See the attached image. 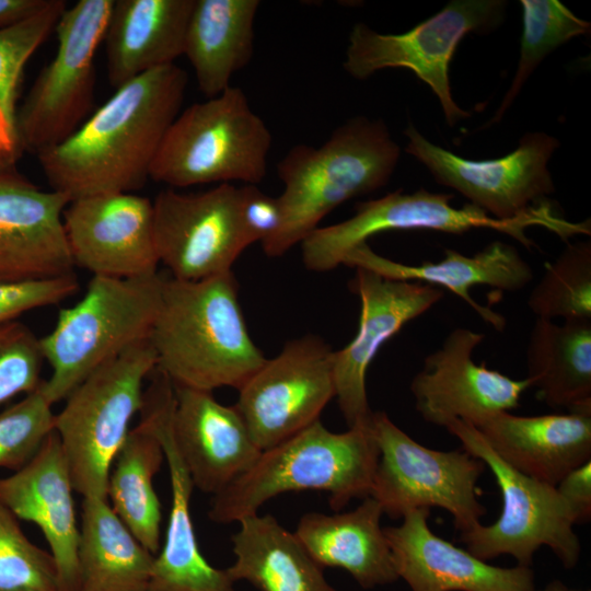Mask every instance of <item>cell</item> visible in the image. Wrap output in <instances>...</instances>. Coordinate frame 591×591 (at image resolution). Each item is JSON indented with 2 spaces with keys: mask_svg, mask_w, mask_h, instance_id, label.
I'll list each match as a JSON object with an SVG mask.
<instances>
[{
  "mask_svg": "<svg viewBox=\"0 0 591 591\" xmlns=\"http://www.w3.org/2000/svg\"><path fill=\"white\" fill-rule=\"evenodd\" d=\"M187 82L186 71L172 63L116 89L69 138L37 152L51 189L70 201L140 189L181 113Z\"/></svg>",
  "mask_w": 591,
  "mask_h": 591,
  "instance_id": "1",
  "label": "cell"
},
{
  "mask_svg": "<svg viewBox=\"0 0 591 591\" xmlns=\"http://www.w3.org/2000/svg\"><path fill=\"white\" fill-rule=\"evenodd\" d=\"M149 341L173 385L200 391H239L267 359L248 333L232 271L198 281L163 276Z\"/></svg>",
  "mask_w": 591,
  "mask_h": 591,
  "instance_id": "2",
  "label": "cell"
},
{
  "mask_svg": "<svg viewBox=\"0 0 591 591\" xmlns=\"http://www.w3.org/2000/svg\"><path fill=\"white\" fill-rule=\"evenodd\" d=\"M399 155L385 123L366 116L348 119L318 147L293 146L276 165L283 185L278 196L283 221L262 244L265 254L283 255L335 208L385 186Z\"/></svg>",
  "mask_w": 591,
  "mask_h": 591,
  "instance_id": "3",
  "label": "cell"
},
{
  "mask_svg": "<svg viewBox=\"0 0 591 591\" xmlns=\"http://www.w3.org/2000/svg\"><path fill=\"white\" fill-rule=\"evenodd\" d=\"M379 448L369 421L345 432L329 431L321 420L262 451L256 462L213 496L208 517L220 524L258 513L274 497L289 491L328 494L334 510L370 496Z\"/></svg>",
  "mask_w": 591,
  "mask_h": 591,
  "instance_id": "4",
  "label": "cell"
},
{
  "mask_svg": "<svg viewBox=\"0 0 591 591\" xmlns=\"http://www.w3.org/2000/svg\"><path fill=\"white\" fill-rule=\"evenodd\" d=\"M163 276H93L83 298L59 311L54 328L39 338L51 368L42 389L54 405L94 370L149 339L162 298Z\"/></svg>",
  "mask_w": 591,
  "mask_h": 591,
  "instance_id": "5",
  "label": "cell"
},
{
  "mask_svg": "<svg viewBox=\"0 0 591 591\" xmlns=\"http://www.w3.org/2000/svg\"><path fill=\"white\" fill-rule=\"evenodd\" d=\"M271 142L244 91L231 85L181 111L159 147L150 178L175 189L235 181L256 185L266 175Z\"/></svg>",
  "mask_w": 591,
  "mask_h": 591,
  "instance_id": "6",
  "label": "cell"
},
{
  "mask_svg": "<svg viewBox=\"0 0 591 591\" xmlns=\"http://www.w3.org/2000/svg\"><path fill=\"white\" fill-rule=\"evenodd\" d=\"M149 339L106 361L85 378L55 414L73 490L83 498L107 499L113 461L143 404V384L155 369Z\"/></svg>",
  "mask_w": 591,
  "mask_h": 591,
  "instance_id": "7",
  "label": "cell"
},
{
  "mask_svg": "<svg viewBox=\"0 0 591 591\" xmlns=\"http://www.w3.org/2000/svg\"><path fill=\"white\" fill-rule=\"evenodd\" d=\"M452 198V194L420 188L413 194L398 189L378 199L357 202L350 218L332 225H320L300 243L302 262L312 271L333 270L355 246L366 243L374 234L395 230L460 234L485 228L507 234L526 247L533 245L526 235L530 227H544L565 240L576 230L573 222L557 216L547 202L523 217L499 220L472 204L453 207Z\"/></svg>",
  "mask_w": 591,
  "mask_h": 591,
  "instance_id": "8",
  "label": "cell"
},
{
  "mask_svg": "<svg viewBox=\"0 0 591 591\" xmlns=\"http://www.w3.org/2000/svg\"><path fill=\"white\" fill-rule=\"evenodd\" d=\"M462 449L479 459L495 476L502 510L490 525L476 524L461 533L470 553L482 560L510 555L530 567L541 546H547L566 569L579 561L581 545L575 517L555 486L526 476L502 461L472 425L453 420L444 427Z\"/></svg>",
  "mask_w": 591,
  "mask_h": 591,
  "instance_id": "9",
  "label": "cell"
},
{
  "mask_svg": "<svg viewBox=\"0 0 591 591\" xmlns=\"http://www.w3.org/2000/svg\"><path fill=\"white\" fill-rule=\"evenodd\" d=\"M379 460L370 496L392 519L420 508L448 511L457 530L480 523L486 513L477 480L485 464L465 450L427 448L397 427L384 412H372Z\"/></svg>",
  "mask_w": 591,
  "mask_h": 591,
  "instance_id": "10",
  "label": "cell"
},
{
  "mask_svg": "<svg viewBox=\"0 0 591 591\" xmlns=\"http://www.w3.org/2000/svg\"><path fill=\"white\" fill-rule=\"evenodd\" d=\"M113 0H80L55 27L57 50L36 77L15 114L16 147L38 152L69 138L93 104L94 56Z\"/></svg>",
  "mask_w": 591,
  "mask_h": 591,
  "instance_id": "11",
  "label": "cell"
},
{
  "mask_svg": "<svg viewBox=\"0 0 591 591\" xmlns=\"http://www.w3.org/2000/svg\"><path fill=\"white\" fill-rule=\"evenodd\" d=\"M506 4L502 0H453L403 34H381L364 23H357L349 34L344 68L358 80L387 68L412 70L430 86L445 121L453 127L471 114L452 97L451 59L466 34L496 28L503 21Z\"/></svg>",
  "mask_w": 591,
  "mask_h": 591,
  "instance_id": "12",
  "label": "cell"
},
{
  "mask_svg": "<svg viewBox=\"0 0 591 591\" xmlns=\"http://www.w3.org/2000/svg\"><path fill=\"white\" fill-rule=\"evenodd\" d=\"M404 134L406 152L421 162L436 182L455 189L494 219L523 217L555 190L547 164L559 141L545 132L526 134L512 152L480 161L432 143L413 124Z\"/></svg>",
  "mask_w": 591,
  "mask_h": 591,
  "instance_id": "13",
  "label": "cell"
},
{
  "mask_svg": "<svg viewBox=\"0 0 591 591\" xmlns=\"http://www.w3.org/2000/svg\"><path fill=\"white\" fill-rule=\"evenodd\" d=\"M333 355L318 336L294 338L239 390L234 406L260 451L320 420L335 397Z\"/></svg>",
  "mask_w": 591,
  "mask_h": 591,
  "instance_id": "14",
  "label": "cell"
},
{
  "mask_svg": "<svg viewBox=\"0 0 591 591\" xmlns=\"http://www.w3.org/2000/svg\"><path fill=\"white\" fill-rule=\"evenodd\" d=\"M240 187L219 184L198 193L167 187L152 201L159 262L170 277L198 281L232 271L248 246L239 219Z\"/></svg>",
  "mask_w": 591,
  "mask_h": 591,
  "instance_id": "15",
  "label": "cell"
},
{
  "mask_svg": "<svg viewBox=\"0 0 591 591\" xmlns=\"http://www.w3.org/2000/svg\"><path fill=\"white\" fill-rule=\"evenodd\" d=\"M484 337L470 328H455L425 358L410 391L426 421L445 427L461 420L478 428L494 415L519 406L521 395L531 387L529 379H511L476 363L473 352Z\"/></svg>",
  "mask_w": 591,
  "mask_h": 591,
  "instance_id": "16",
  "label": "cell"
},
{
  "mask_svg": "<svg viewBox=\"0 0 591 591\" xmlns=\"http://www.w3.org/2000/svg\"><path fill=\"white\" fill-rule=\"evenodd\" d=\"M355 269L351 286L361 302L358 331L348 345L333 355L335 397L348 428L371 418L366 380L380 348L443 297L440 288Z\"/></svg>",
  "mask_w": 591,
  "mask_h": 591,
  "instance_id": "17",
  "label": "cell"
},
{
  "mask_svg": "<svg viewBox=\"0 0 591 591\" xmlns=\"http://www.w3.org/2000/svg\"><path fill=\"white\" fill-rule=\"evenodd\" d=\"M62 218L74 266L112 278L158 273L149 198L134 193L88 196L70 201Z\"/></svg>",
  "mask_w": 591,
  "mask_h": 591,
  "instance_id": "18",
  "label": "cell"
},
{
  "mask_svg": "<svg viewBox=\"0 0 591 591\" xmlns=\"http://www.w3.org/2000/svg\"><path fill=\"white\" fill-rule=\"evenodd\" d=\"M151 375L140 414L150 421L162 444L172 505L164 545L154 557L148 591H235L227 570L211 566L199 549L190 514L194 484L172 430L174 386L158 369Z\"/></svg>",
  "mask_w": 591,
  "mask_h": 591,
  "instance_id": "19",
  "label": "cell"
},
{
  "mask_svg": "<svg viewBox=\"0 0 591 591\" xmlns=\"http://www.w3.org/2000/svg\"><path fill=\"white\" fill-rule=\"evenodd\" d=\"M69 202L0 170V282L74 274L62 218Z\"/></svg>",
  "mask_w": 591,
  "mask_h": 591,
  "instance_id": "20",
  "label": "cell"
},
{
  "mask_svg": "<svg viewBox=\"0 0 591 591\" xmlns=\"http://www.w3.org/2000/svg\"><path fill=\"white\" fill-rule=\"evenodd\" d=\"M430 509L407 511L402 524L384 528L394 568L410 591H533L530 567H498L436 535Z\"/></svg>",
  "mask_w": 591,
  "mask_h": 591,
  "instance_id": "21",
  "label": "cell"
},
{
  "mask_svg": "<svg viewBox=\"0 0 591 591\" xmlns=\"http://www.w3.org/2000/svg\"><path fill=\"white\" fill-rule=\"evenodd\" d=\"M174 386L172 430L194 487L213 496L245 473L262 451L235 406L212 392Z\"/></svg>",
  "mask_w": 591,
  "mask_h": 591,
  "instance_id": "22",
  "label": "cell"
},
{
  "mask_svg": "<svg viewBox=\"0 0 591 591\" xmlns=\"http://www.w3.org/2000/svg\"><path fill=\"white\" fill-rule=\"evenodd\" d=\"M73 486L58 434L53 430L21 470L0 477V501L36 524L56 563L60 591H79L78 528Z\"/></svg>",
  "mask_w": 591,
  "mask_h": 591,
  "instance_id": "23",
  "label": "cell"
},
{
  "mask_svg": "<svg viewBox=\"0 0 591 591\" xmlns=\"http://www.w3.org/2000/svg\"><path fill=\"white\" fill-rule=\"evenodd\" d=\"M343 265L374 271L385 278L443 287L465 301L486 323L502 331L506 318L489 306L475 301L470 289L488 286L505 291H517L533 279V270L518 250L495 241L473 256L447 248L437 263L407 265L375 253L369 244L355 246L344 257Z\"/></svg>",
  "mask_w": 591,
  "mask_h": 591,
  "instance_id": "24",
  "label": "cell"
},
{
  "mask_svg": "<svg viewBox=\"0 0 591 591\" xmlns=\"http://www.w3.org/2000/svg\"><path fill=\"white\" fill-rule=\"evenodd\" d=\"M476 429L511 467L555 487L591 461V413L518 416L502 412Z\"/></svg>",
  "mask_w": 591,
  "mask_h": 591,
  "instance_id": "25",
  "label": "cell"
},
{
  "mask_svg": "<svg viewBox=\"0 0 591 591\" xmlns=\"http://www.w3.org/2000/svg\"><path fill=\"white\" fill-rule=\"evenodd\" d=\"M194 0H113L105 42L109 84L118 89L184 54Z\"/></svg>",
  "mask_w": 591,
  "mask_h": 591,
  "instance_id": "26",
  "label": "cell"
},
{
  "mask_svg": "<svg viewBox=\"0 0 591 591\" xmlns=\"http://www.w3.org/2000/svg\"><path fill=\"white\" fill-rule=\"evenodd\" d=\"M382 514L379 502L368 496L351 511L304 513L294 534L323 568H341L360 587L370 589L398 579L381 526Z\"/></svg>",
  "mask_w": 591,
  "mask_h": 591,
  "instance_id": "27",
  "label": "cell"
},
{
  "mask_svg": "<svg viewBox=\"0 0 591 591\" xmlns=\"http://www.w3.org/2000/svg\"><path fill=\"white\" fill-rule=\"evenodd\" d=\"M259 5L258 0H194L183 55L207 99L231 86L232 76L251 62Z\"/></svg>",
  "mask_w": 591,
  "mask_h": 591,
  "instance_id": "28",
  "label": "cell"
},
{
  "mask_svg": "<svg viewBox=\"0 0 591 591\" xmlns=\"http://www.w3.org/2000/svg\"><path fill=\"white\" fill-rule=\"evenodd\" d=\"M237 523L235 561L225 569L234 582L246 580L260 591H336L324 568L275 517L256 513Z\"/></svg>",
  "mask_w": 591,
  "mask_h": 591,
  "instance_id": "29",
  "label": "cell"
},
{
  "mask_svg": "<svg viewBox=\"0 0 591 591\" xmlns=\"http://www.w3.org/2000/svg\"><path fill=\"white\" fill-rule=\"evenodd\" d=\"M528 379L541 401L591 413V320L535 321L526 348Z\"/></svg>",
  "mask_w": 591,
  "mask_h": 591,
  "instance_id": "30",
  "label": "cell"
},
{
  "mask_svg": "<svg viewBox=\"0 0 591 591\" xmlns=\"http://www.w3.org/2000/svg\"><path fill=\"white\" fill-rule=\"evenodd\" d=\"M78 561L79 591H148L154 556L107 499L83 498Z\"/></svg>",
  "mask_w": 591,
  "mask_h": 591,
  "instance_id": "31",
  "label": "cell"
},
{
  "mask_svg": "<svg viewBox=\"0 0 591 591\" xmlns=\"http://www.w3.org/2000/svg\"><path fill=\"white\" fill-rule=\"evenodd\" d=\"M165 460L150 421L140 414L118 450L108 475L107 500L117 517L152 554L160 549L161 502L153 477Z\"/></svg>",
  "mask_w": 591,
  "mask_h": 591,
  "instance_id": "32",
  "label": "cell"
},
{
  "mask_svg": "<svg viewBox=\"0 0 591 591\" xmlns=\"http://www.w3.org/2000/svg\"><path fill=\"white\" fill-rule=\"evenodd\" d=\"M520 3L523 30L518 68L501 105L486 126L501 119L528 78L548 54L571 38L590 32L589 22L557 0H521Z\"/></svg>",
  "mask_w": 591,
  "mask_h": 591,
  "instance_id": "33",
  "label": "cell"
},
{
  "mask_svg": "<svg viewBox=\"0 0 591 591\" xmlns=\"http://www.w3.org/2000/svg\"><path fill=\"white\" fill-rule=\"evenodd\" d=\"M528 305L538 318L591 320V243L567 244L547 263Z\"/></svg>",
  "mask_w": 591,
  "mask_h": 591,
  "instance_id": "34",
  "label": "cell"
},
{
  "mask_svg": "<svg viewBox=\"0 0 591 591\" xmlns=\"http://www.w3.org/2000/svg\"><path fill=\"white\" fill-rule=\"evenodd\" d=\"M66 8L63 0H49L35 14L0 27V112L14 131L16 90L25 63L55 30Z\"/></svg>",
  "mask_w": 591,
  "mask_h": 591,
  "instance_id": "35",
  "label": "cell"
},
{
  "mask_svg": "<svg viewBox=\"0 0 591 591\" xmlns=\"http://www.w3.org/2000/svg\"><path fill=\"white\" fill-rule=\"evenodd\" d=\"M0 591H60L50 553L33 544L0 501Z\"/></svg>",
  "mask_w": 591,
  "mask_h": 591,
  "instance_id": "36",
  "label": "cell"
},
{
  "mask_svg": "<svg viewBox=\"0 0 591 591\" xmlns=\"http://www.w3.org/2000/svg\"><path fill=\"white\" fill-rule=\"evenodd\" d=\"M51 406L40 383L0 414V467L16 472L33 459L54 430Z\"/></svg>",
  "mask_w": 591,
  "mask_h": 591,
  "instance_id": "37",
  "label": "cell"
},
{
  "mask_svg": "<svg viewBox=\"0 0 591 591\" xmlns=\"http://www.w3.org/2000/svg\"><path fill=\"white\" fill-rule=\"evenodd\" d=\"M45 358L39 338L21 322L0 324V406L42 383Z\"/></svg>",
  "mask_w": 591,
  "mask_h": 591,
  "instance_id": "38",
  "label": "cell"
},
{
  "mask_svg": "<svg viewBox=\"0 0 591 591\" xmlns=\"http://www.w3.org/2000/svg\"><path fill=\"white\" fill-rule=\"evenodd\" d=\"M79 289L74 274L21 281L0 282V324L21 314L68 299Z\"/></svg>",
  "mask_w": 591,
  "mask_h": 591,
  "instance_id": "39",
  "label": "cell"
},
{
  "mask_svg": "<svg viewBox=\"0 0 591 591\" xmlns=\"http://www.w3.org/2000/svg\"><path fill=\"white\" fill-rule=\"evenodd\" d=\"M239 219L248 244L270 240L281 228L283 213L280 200L256 185L240 187Z\"/></svg>",
  "mask_w": 591,
  "mask_h": 591,
  "instance_id": "40",
  "label": "cell"
},
{
  "mask_svg": "<svg viewBox=\"0 0 591 591\" xmlns=\"http://www.w3.org/2000/svg\"><path fill=\"white\" fill-rule=\"evenodd\" d=\"M570 508L576 524L591 517V461L569 472L556 486Z\"/></svg>",
  "mask_w": 591,
  "mask_h": 591,
  "instance_id": "41",
  "label": "cell"
},
{
  "mask_svg": "<svg viewBox=\"0 0 591 591\" xmlns=\"http://www.w3.org/2000/svg\"><path fill=\"white\" fill-rule=\"evenodd\" d=\"M49 0H0V27L28 18L47 5Z\"/></svg>",
  "mask_w": 591,
  "mask_h": 591,
  "instance_id": "42",
  "label": "cell"
},
{
  "mask_svg": "<svg viewBox=\"0 0 591 591\" xmlns=\"http://www.w3.org/2000/svg\"><path fill=\"white\" fill-rule=\"evenodd\" d=\"M16 150L15 131L0 112V159L3 157L12 159Z\"/></svg>",
  "mask_w": 591,
  "mask_h": 591,
  "instance_id": "43",
  "label": "cell"
},
{
  "mask_svg": "<svg viewBox=\"0 0 591 591\" xmlns=\"http://www.w3.org/2000/svg\"><path fill=\"white\" fill-rule=\"evenodd\" d=\"M537 591H577V590H569L560 582H553L548 584L544 590H537Z\"/></svg>",
  "mask_w": 591,
  "mask_h": 591,
  "instance_id": "44",
  "label": "cell"
},
{
  "mask_svg": "<svg viewBox=\"0 0 591 591\" xmlns=\"http://www.w3.org/2000/svg\"><path fill=\"white\" fill-rule=\"evenodd\" d=\"M533 591H537L536 589H534Z\"/></svg>",
  "mask_w": 591,
  "mask_h": 591,
  "instance_id": "45",
  "label": "cell"
}]
</instances>
